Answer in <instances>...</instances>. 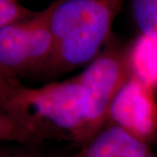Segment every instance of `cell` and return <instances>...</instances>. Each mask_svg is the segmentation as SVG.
Wrapping results in <instances>:
<instances>
[{"mask_svg": "<svg viewBox=\"0 0 157 157\" xmlns=\"http://www.w3.org/2000/svg\"><path fill=\"white\" fill-rule=\"evenodd\" d=\"M155 140V141L157 142V134H156V135H155V140Z\"/></svg>", "mask_w": 157, "mask_h": 157, "instance_id": "cell-10", "label": "cell"}, {"mask_svg": "<svg viewBox=\"0 0 157 157\" xmlns=\"http://www.w3.org/2000/svg\"><path fill=\"white\" fill-rule=\"evenodd\" d=\"M74 153V152H73ZM69 150L45 149L39 146H18L1 148L0 157H72Z\"/></svg>", "mask_w": 157, "mask_h": 157, "instance_id": "cell-9", "label": "cell"}, {"mask_svg": "<svg viewBox=\"0 0 157 157\" xmlns=\"http://www.w3.org/2000/svg\"><path fill=\"white\" fill-rule=\"evenodd\" d=\"M88 99L77 75L39 87L0 79V140L22 146L64 140L78 149L86 141Z\"/></svg>", "mask_w": 157, "mask_h": 157, "instance_id": "cell-1", "label": "cell"}, {"mask_svg": "<svg viewBox=\"0 0 157 157\" xmlns=\"http://www.w3.org/2000/svg\"><path fill=\"white\" fill-rule=\"evenodd\" d=\"M132 9L142 35L157 43V0H133Z\"/></svg>", "mask_w": 157, "mask_h": 157, "instance_id": "cell-7", "label": "cell"}, {"mask_svg": "<svg viewBox=\"0 0 157 157\" xmlns=\"http://www.w3.org/2000/svg\"><path fill=\"white\" fill-rule=\"evenodd\" d=\"M52 48L45 10L27 22L0 28V79L39 77Z\"/></svg>", "mask_w": 157, "mask_h": 157, "instance_id": "cell-4", "label": "cell"}, {"mask_svg": "<svg viewBox=\"0 0 157 157\" xmlns=\"http://www.w3.org/2000/svg\"><path fill=\"white\" fill-rule=\"evenodd\" d=\"M16 0H0V28L27 22L37 16Z\"/></svg>", "mask_w": 157, "mask_h": 157, "instance_id": "cell-8", "label": "cell"}, {"mask_svg": "<svg viewBox=\"0 0 157 157\" xmlns=\"http://www.w3.org/2000/svg\"><path fill=\"white\" fill-rule=\"evenodd\" d=\"M108 121L147 143L155 140L157 109L147 83L137 73L113 101Z\"/></svg>", "mask_w": 157, "mask_h": 157, "instance_id": "cell-5", "label": "cell"}, {"mask_svg": "<svg viewBox=\"0 0 157 157\" xmlns=\"http://www.w3.org/2000/svg\"><path fill=\"white\" fill-rule=\"evenodd\" d=\"M123 3L121 0H59L45 8L53 48L39 77L58 78L90 64L113 38V24Z\"/></svg>", "mask_w": 157, "mask_h": 157, "instance_id": "cell-2", "label": "cell"}, {"mask_svg": "<svg viewBox=\"0 0 157 157\" xmlns=\"http://www.w3.org/2000/svg\"><path fill=\"white\" fill-rule=\"evenodd\" d=\"M72 157H157L147 143L112 121Z\"/></svg>", "mask_w": 157, "mask_h": 157, "instance_id": "cell-6", "label": "cell"}, {"mask_svg": "<svg viewBox=\"0 0 157 157\" xmlns=\"http://www.w3.org/2000/svg\"><path fill=\"white\" fill-rule=\"evenodd\" d=\"M137 46L134 41L127 43L113 37L99 55L77 75L88 99L86 144L107 123L113 101L136 73Z\"/></svg>", "mask_w": 157, "mask_h": 157, "instance_id": "cell-3", "label": "cell"}]
</instances>
